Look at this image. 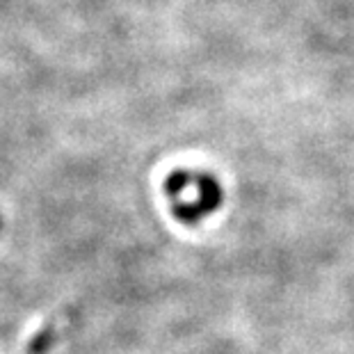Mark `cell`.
<instances>
[{"label": "cell", "instance_id": "6da1fadb", "mask_svg": "<svg viewBox=\"0 0 354 354\" xmlns=\"http://www.w3.org/2000/svg\"><path fill=\"white\" fill-rule=\"evenodd\" d=\"M220 203H222L220 183H217L213 176L199 174V176H194V201L187 203L183 208H174V215L187 224H194V222H199L201 217L215 213V210L220 208Z\"/></svg>", "mask_w": 354, "mask_h": 354}, {"label": "cell", "instance_id": "7a4b0ae2", "mask_svg": "<svg viewBox=\"0 0 354 354\" xmlns=\"http://www.w3.org/2000/svg\"><path fill=\"white\" fill-rule=\"evenodd\" d=\"M53 338H55V334H53V329H44L39 331L32 341H30L28 345V354H46L50 350L53 345Z\"/></svg>", "mask_w": 354, "mask_h": 354}]
</instances>
